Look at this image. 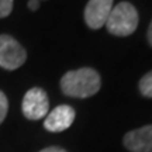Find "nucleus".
Returning <instances> with one entry per match:
<instances>
[{
	"label": "nucleus",
	"instance_id": "nucleus-1",
	"mask_svg": "<svg viewBox=\"0 0 152 152\" xmlns=\"http://www.w3.org/2000/svg\"><path fill=\"white\" fill-rule=\"evenodd\" d=\"M100 75L93 68H80L69 71L61 79V90L64 94L75 99H87L100 90Z\"/></svg>",
	"mask_w": 152,
	"mask_h": 152
},
{
	"label": "nucleus",
	"instance_id": "nucleus-2",
	"mask_svg": "<svg viewBox=\"0 0 152 152\" xmlns=\"http://www.w3.org/2000/svg\"><path fill=\"white\" fill-rule=\"evenodd\" d=\"M138 21L140 17L135 7L128 1H121L110 11V16L106 21V28L113 35L127 37L137 30Z\"/></svg>",
	"mask_w": 152,
	"mask_h": 152
},
{
	"label": "nucleus",
	"instance_id": "nucleus-3",
	"mask_svg": "<svg viewBox=\"0 0 152 152\" xmlns=\"http://www.w3.org/2000/svg\"><path fill=\"white\" fill-rule=\"evenodd\" d=\"M27 52L16 38L9 34L0 35V68L14 71L26 62Z\"/></svg>",
	"mask_w": 152,
	"mask_h": 152
},
{
	"label": "nucleus",
	"instance_id": "nucleus-4",
	"mask_svg": "<svg viewBox=\"0 0 152 152\" xmlns=\"http://www.w3.org/2000/svg\"><path fill=\"white\" fill-rule=\"evenodd\" d=\"M23 114L28 120H39L49 113V100L45 90L39 87L30 89L23 97Z\"/></svg>",
	"mask_w": 152,
	"mask_h": 152
},
{
	"label": "nucleus",
	"instance_id": "nucleus-5",
	"mask_svg": "<svg viewBox=\"0 0 152 152\" xmlns=\"http://www.w3.org/2000/svg\"><path fill=\"white\" fill-rule=\"evenodd\" d=\"M113 10V0H89L85 7V21L92 30L106 26V21Z\"/></svg>",
	"mask_w": 152,
	"mask_h": 152
},
{
	"label": "nucleus",
	"instance_id": "nucleus-6",
	"mask_svg": "<svg viewBox=\"0 0 152 152\" xmlns=\"http://www.w3.org/2000/svg\"><path fill=\"white\" fill-rule=\"evenodd\" d=\"M75 117L76 113L71 106L61 104L47 114L44 127H45V130L51 131V132H62L73 124Z\"/></svg>",
	"mask_w": 152,
	"mask_h": 152
},
{
	"label": "nucleus",
	"instance_id": "nucleus-7",
	"mask_svg": "<svg viewBox=\"0 0 152 152\" xmlns=\"http://www.w3.org/2000/svg\"><path fill=\"white\" fill-rule=\"evenodd\" d=\"M123 142L131 152H152V125H145L127 132Z\"/></svg>",
	"mask_w": 152,
	"mask_h": 152
},
{
	"label": "nucleus",
	"instance_id": "nucleus-8",
	"mask_svg": "<svg viewBox=\"0 0 152 152\" xmlns=\"http://www.w3.org/2000/svg\"><path fill=\"white\" fill-rule=\"evenodd\" d=\"M140 92L145 97H152V71L144 75L140 80Z\"/></svg>",
	"mask_w": 152,
	"mask_h": 152
},
{
	"label": "nucleus",
	"instance_id": "nucleus-9",
	"mask_svg": "<svg viewBox=\"0 0 152 152\" xmlns=\"http://www.w3.org/2000/svg\"><path fill=\"white\" fill-rule=\"evenodd\" d=\"M7 110H9V100H7L4 93L0 90V124L4 121Z\"/></svg>",
	"mask_w": 152,
	"mask_h": 152
},
{
	"label": "nucleus",
	"instance_id": "nucleus-10",
	"mask_svg": "<svg viewBox=\"0 0 152 152\" xmlns=\"http://www.w3.org/2000/svg\"><path fill=\"white\" fill-rule=\"evenodd\" d=\"M13 1L14 0H0V18H4L11 13Z\"/></svg>",
	"mask_w": 152,
	"mask_h": 152
},
{
	"label": "nucleus",
	"instance_id": "nucleus-11",
	"mask_svg": "<svg viewBox=\"0 0 152 152\" xmlns=\"http://www.w3.org/2000/svg\"><path fill=\"white\" fill-rule=\"evenodd\" d=\"M27 6H28V9H30L31 11L38 10V7H39V0H28Z\"/></svg>",
	"mask_w": 152,
	"mask_h": 152
},
{
	"label": "nucleus",
	"instance_id": "nucleus-12",
	"mask_svg": "<svg viewBox=\"0 0 152 152\" xmlns=\"http://www.w3.org/2000/svg\"><path fill=\"white\" fill-rule=\"evenodd\" d=\"M39 152H66V151L61 147H48V148H45V149H42V151H39Z\"/></svg>",
	"mask_w": 152,
	"mask_h": 152
},
{
	"label": "nucleus",
	"instance_id": "nucleus-13",
	"mask_svg": "<svg viewBox=\"0 0 152 152\" xmlns=\"http://www.w3.org/2000/svg\"><path fill=\"white\" fill-rule=\"evenodd\" d=\"M147 38H148V42H149V45H152V21H151V24H149V27H148Z\"/></svg>",
	"mask_w": 152,
	"mask_h": 152
}]
</instances>
